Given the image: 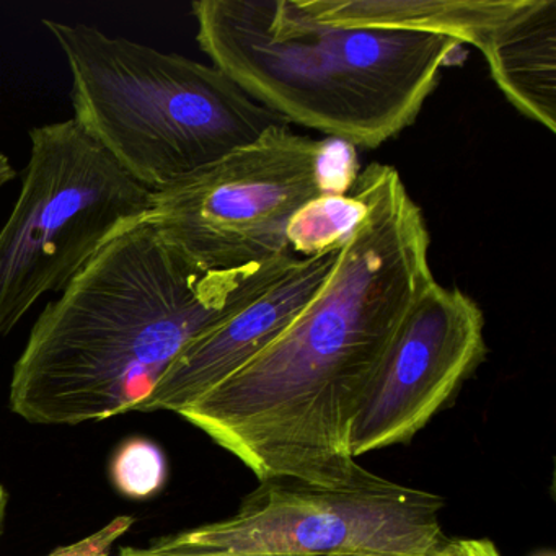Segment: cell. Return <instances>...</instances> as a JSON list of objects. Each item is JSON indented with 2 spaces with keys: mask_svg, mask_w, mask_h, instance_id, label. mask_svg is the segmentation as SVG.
<instances>
[{
  "mask_svg": "<svg viewBox=\"0 0 556 556\" xmlns=\"http://www.w3.org/2000/svg\"><path fill=\"white\" fill-rule=\"evenodd\" d=\"M5 509H8V493L4 488L0 486V533H2V526H4Z\"/></svg>",
  "mask_w": 556,
  "mask_h": 556,
  "instance_id": "e0dca14e",
  "label": "cell"
},
{
  "mask_svg": "<svg viewBox=\"0 0 556 556\" xmlns=\"http://www.w3.org/2000/svg\"><path fill=\"white\" fill-rule=\"evenodd\" d=\"M132 522L135 520L131 517H116L109 526L97 530L92 535L86 536V539L73 543V545L58 548L56 552L47 556H112L110 552H112L113 543L128 532Z\"/></svg>",
  "mask_w": 556,
  "mask_h": 556,
  "instance_id": "5bb4252c",
  "label": "cell"
},
{
  "mask_svg": "<svg viewBox=\"0 0 556 556\" xmlns=\"http://www.w3.org/2000/svg\"><path fill=\"white\" fill-rule=\"evenodd\" d=\"M275 126L252 144L152 194L149 223L204 273L262 265L289 249V220L325 193H350L353 148Z\"/></svg>",
  "mask_w": 556,
  "mask_h": 556,
  "instance_id": "8992f818",
  "label": "cell"
},
{
  "mask_svg": "<svg viewBox=\"0 0 556 556\" xmlns=\"http://www.w3.org/2000/svg\"><path fill=\"white\" fill-rule=\"evenodd\" d=\"M364 204L350 193H325L305 204L289 220L286 236L298 258L337 250L363 217Z\"/></svg>",
  "mask_w": 556,
  "mask_h": 556,
  "instance_id": "7c38bea8",
  "label": "cell"
},
{
  "mask_svg": "<svg viewBox=\"0 0 556 556\" xmlns=\"http://www.w3.org/2000/svg\"><path fill=\"white\" fill-rule=\"evenodd\" d=\"M351 190L364 214L317 294L262 353L178 413L260 481L340 486L356 477L354 419L435 281L428 224L399 170L369 165Z\"/></svg>",
  "mask_w": 556,
  "mask_h": 556,
  "instance_id": "6da1fadb",
  "label": "cell"
},
{
  "mask_svg": "<svg viewBox=\"0 0 556 556\" xmlns=\"http://www.w3.org/2000/svg\"><path fill=\"white\" fill-rule=\"evenodd\" d=\"M340 249L299 258L255 301L190 341L154 390L132 412L178 415L242 369L275 341L317 294L327 281Z\"/></svg>",
  "mask_w": 556,
  "mask_h": 556,
  "instance_id": "9c48e42d",
  "label": "cell"
},
{
  "mask_svg": "<svg viewBox=\"0 0 556 556\" xmlns=\"http://www.w3.org/2000/svg\"><path fill=\"white\" fill-rule=\"evenodd\" d=\"M320 24L444 35L480 48L516 0H301Z\"/></svg>",
  "mask_w": 556,
  "mask_h": 556,
  "instance_id": "8fae6325",
  "label": "cell"
},
{
  "mask_svg": "<svg viewBox=\"0 0 556 556\" xmlns=\"http://www.w3.org/2000/svg\"><path fill=\"white\" fill-rule=\"evenodd\" d=\"M213 66L285 122L376 149L418 118L464 45L444 35L320 24L301 0H198Z\"/></svg>",
  "mask_w": 556,
  "mask_h": 556,
  "instance_id": "3957f363",
  "label": "cell"
},
{
  "mask_svg": "<svg viewBox=\"0 0 556 556\" xmlns=\"http://www.w3.org/2000/svg\"><path fill=\"white\" fill-rule=\"evenodd\" d=\"M204 273L144 220L50 302L14 366L11 408L31 425L132 412L190 341L255 301L295 262Z\"/></svg>",
  "mask_w": 556,
  "mask_h": 556,
  "instance_id": "7a4b0ae2",
  "label": "cell"
},
{
  "mask_svg": "<svg viewBox=\"0 0 556 556\" xmlns=\"http://www.w3.org/2000/svg\"><path fill=\"white\" fill-rule=\"evenodd\" d=\"M478 50L507 102L555 135L556 0H516Z\"/></svg>",
  "mask_w": 556,
  "mask_h": 556,
  "instance_id": "30bf717a",
  "label": "cell"
},
{
  "mask_svg": "<svg viewBox=\"0 0 556 556\" xmlns=\"http://www.w3.org/2000/svg\"><path fill=\"white\" fill-rule=\"evenodd\" d=\"M331 556H382V555H369V553H341V555Z\"/></svg>",
  "mask_w": 556,
  "mask_h": 556,
  "instance_id": "ac0fdd59",
  "label": "cell"
},
{
  "mask_svg": "<svg viewBox=\"0 0 556 556\" xmlns=\"http://www.w3.org/2000/svg\"><path fill=\"white\" fill-rule=\"evenodd\" d=\"M442 507L438 494L361 467L340 486L260 481L233 516L151 545L201 556H428L445 539Z\"/></svg>",
  "mask_w": 556,
  "mask_h": 556,
  "instance_id": "52a82bcc",
  "label": "cell"
},
{
  "mask_svg": "<svg viewBox=\"0 0 556 556\" xmlns=\"http://www.w3.org/2000/svg\"><path fill=\"white\" fill-rule=\"evenodd\" d=\"M112 478L126 496L144 500L164 486L167 460L164 452L146 439H129L116 452Z\"/></svg>",
  "mask_w": 556,
  "mask_h": 556,
  "instance_id": "4fadbf2b",
  "label": "cell"
},
{
  "mask_svg": "<svg viewBox=\"0 0 556 556\" xmlns=\"http://www.w3.org/2000/svg\"><path fill=\"white\" fill-rule=\"evenodd\" d=\"M43 25L70 66L77 125L152 193L289 125L216 66L92 25Z\"/></svg>",
  "mask_w": 556,
  "mask_h": 556,
  "instance_id": "277c9868",
  "label": "cell"
},
{
  "mask_svg": "<svg viewBox=\"0 0 556 556\" xmlns=\"http://www.w3.org/2000/svg\"><path fill=\"white\" fill-rule=\"evenodd\" d=\"M428 556H503L491 540L447 539L445 536Z\"/></svg>",
  "mask_w": 556,
  "mask_h": 556,
  "instance_id": "9a60e30c",
  "label": "cell"
},
{
  "mask_svg": "<svg viewBox=\"0 0 556 556\" xmlns=\"http://www.w3.org/2000/svg\"><path fill=\"white\" fill-rule=\"evenodd\" d=\"M152 191L76 119L30 131L21 194L0 229V338L48 292H63L126 230L149 219Z\"/></svg>",
  "mask_w": 556,
  "mask_h": 556,
  "instance_id": "5b68a950",
  "label": "cell"
},
{
  "mask_svg": "<svg viewBox=\"0 0 556 556\" xmlns=\"http://www.w3.org/2000/svg\"><path fill=\"white\" fill-rule=\"evenodd\" d=\"M486 354L484 315L458 288L431 282L370 382L351 429L353 457L412 441Z\"/></svg>",
  "mask_w": 556,
  "mask_h": 556,
  "instance_id": "ba28073f",
  "label": "cell"
},
{
  "mask_svg": "<svg viewBox=\"0 0 556 556\" xmlns=\"http://www.w3.org/2000/svg\"><path fill=\"white\" fill-rule=\"evenodd\" d=\"M17 177V172L12 167L11 161L8 155L0 152V188L11 184L14 178Z\"/></svg>",
  "mask_w": 556,
  "mask_h": 556,
  "instance_id": "2e32d148",
  "label": "cell"
}]
</instances>
